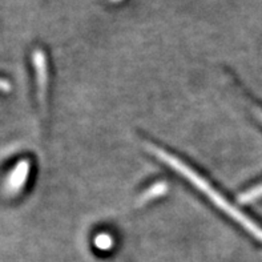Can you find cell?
Instances as JSON below:
<instances>
[{
  "label": "cell",
  "instance_id": "7",
  "mask_svg": "<svg viewBox=\"0 0 262 262\" xmlns=\"http://www.w3.org/2000/svg\"><path fill=\"white\" fill-rule=\"evenodd\" d=\"M113 2H121V0H113Z\"/></svg>",
  "mask_w": 262,
  "mask_h": 262
},
{
  "label": "cell",
  "instance_id": "5",
  "mask_svg": "<svg viewBox=\"0 0 262 262\" xmlns=\"http://www.w3.org/2000/svg\"><path fill=\"white\" fill-rule=\"evenodd\" d=\"M259 199H262V184L254 186L253 189L246 190L243 194H239L238 201L241 204H250L254 203V201H257Z\"/></svg>",
  "mask_w": 262,
  "mask_h": 262
},
{
  "label": "cell",
  "instance_id": "1",
  "mask_svg": "<svg viewBox=\"0 0 262 262\" xmlns=\"http://www.w3.org/2000/svg\"><path fill=\"white\" fill-rule=\"evenodd\" d=\"M146 149L149 150L152 155H155L157 159L161 160L163 163H165L166 165L170 166L173 170H176L177 173H180V174H181L184 179L188 180L194 188H197L200 192H203L204 194L217 206V208H220L224 213H226L228 216L232 217L237 224H239V225L243 226L246 232L250 233L253 237H256L258 241L262 243L261 226L257 223H254L249 216H246L243 210H239V208H236L233 204H230L219 190L214 189L203 176H200L199 173H197L196 170H193L188 164H185L184 161L177 159L176 156L170 155L169 152L161 149L159 146L153 145V144H148V145H146Z\"/></svg>",
  "mask_w": 262,
  "mask_h": 262
},
{
  "label": "cell",
  "instance_id": "6",
  "mask_svg": "<svg viewBox=\"0 0 262 262\" xmlns=\"http://www.w3.org/2000/svg\"><path fill=\"white\" fill-rule=\"evenodd\" d=\"M95 245H96L97 249L100 250H108L111 246L113 245L112 237L105 234V233L99 234V236H96V238H95Z\"/></svg>",
  "mask_w": 262,
  "mask_h": 262
},
{
  "label": "cell",
  "instance_id": "3",
  "mask_svg": "<svg viewBox=\"0 0 262 262\" xmlns=\"http://www.w3.org/2000/svg\"><path fill=\"white\" fill-rule=\"evenodd\" d=\"M28 174H30V161L21 160L13 168L12 172L10 173V177L4 183L6 192L10 193V194L19 193L20 189L23 188L24 183L27 181V179H28Z\"/></svg>",
  "mask_w": 262,
  "mask_h": 262
},
{
  "label": "cell",
  "instance_id": "4",
  "mask_svg": "<svg viewBox=\"0 0 262 262\" xmlns=\"http://www.w3.org/2000/svg\"><path fill=\"white\" fill-rule=\"evenodd\" d=\"M168 190V186H166L165 183H159V184H155L149 188V189L144 192L141 194V199H140V203H146V201H149L152 199H156V197L163 196L164 193Z\"/></svg>",
  "mask_w": 262,
  "mask_h": 262
},
{
  "label": "cell",
  "instance_id": "2",
  "mask_svg": "<svg viewBox=\"0 0 262 262\" xmlns=\"http://www.w3.org/2000/svg\"><path fill=\"white\" fill-rule=\"evenodd\" d=\"M32 63L35 67V72L37 76V88H39V100L41 106L46 104L47 85H48V75H47L46 55L41 50H35L32 53Z\"/></svg>",
  "mask_w": 262,
  "mask_h": 262
}]
</instances>
